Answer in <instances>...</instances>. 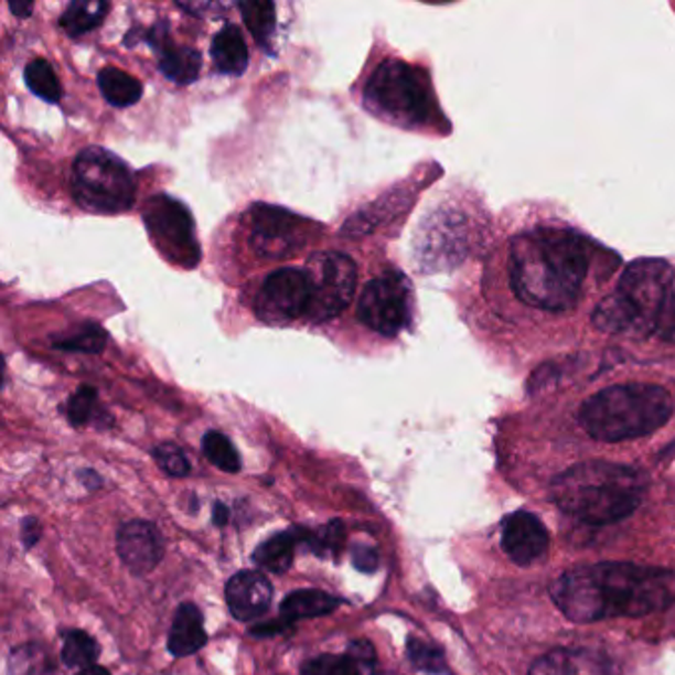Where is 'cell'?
Here are the masks:
<instances>
[{
	"instance_id": "7c38bea8",
	"label": "cell",
	"mask_w": 675,
	"mask_h": 675,
	"mask_svg": "<svg viewBox=\"0 0 675 675\" xmlns=\"http://www.w3.org/2000/svg\"><path fill=\"white\" fill-rule=\"evenodd\" d=\"M308 274L298 268L271 271L256 298V315L268 325H286L308 315Z\"/></svg>"
},
{
	"instance_id": "e0dca14e",
	"label": "cell",
	"mask_w": 675,
	"mask_h": 675,
	"mask_svg": "<svg viewBox=\"0 0 675 675\" xmlns=\"http://www.w3.org/2000/svg\"><path fill=\"white\" fill-rule=\"evenodd\" d=\"M206 630H204L203 612L193 602H184L176 608L173 626L169 632L167 647L174 657L193 656L206 646Z\"/></svg>"
},
{
	"instance_id": "83f0119b",
	"label": "cell",
	"mask_w": 675,
	"mask_h": 675,
	"mask_svg": "<svg viewBox=\"0 0 675 675\" xmlns=\"http://www.w3.org/2000/svg\"><path fill=\"white\" fill-rule=\"evenodd\" d=\"M54 349L58 351H68V353H89L96 355L101 353L107 345L106 329L99 328L96 323H86L82 328L76 329L74 333L64 335V338L54 339L52 341Z\"/></svg>"
},
{
	"instance_id": "7a4b0ae2",
	"label": "cell",
	"mask_w": 675,
	"mask_h": 675,
	"mask_svg": "<svg viewBox=\"0 0 675 675\" xmlns=\"http://www.w3.org/2000/svg\"><path fill=\"white\" fill-rule=\"evenodd\" d=\"M550 597L570 622L590 624L610 618H642L675 600V575L634 562H594L562 572Z\"/></svg>"
},
{
	"instance_id": "7402d4cb",
	"label": "cell",
	"mask_w": 675,
	"mask_h": 675,
	"mask_svg": "<svg viewBox=\"0 0 675 675\" xmlns=\"http://www.w3.org/2000/svg\"><path fill=\"white\" fill-rule=\"evenodd\" d=\"M97 86L107 104L114 107H131L143 96V86L137 77L127 74L124 69L104 68L97 74Z\"/></svg>"
},
{
	"instance_id": "9a60e30c",
	"label": "cell",
	"mask_w": 675,
	"mask_h": 675,
	"mask_svg": "<svg viewBox=\"0 0 675 675\" xmlns=\"http://www.w3.org/2000/svg\"><path fill=\"white\" fill-rule=\"evenodd\" d=\"M274 587L258 570H240L226 582V604L232 617L251 622L264 617L270 608Z\"/></svg>"
},
{
	"instance_id": "6da1fadb",
	"label": "cell",
	"mask_w": 675,
	"mask_h": 675,
	"mask_svg": "<svg viewBox=\"0 0 675 675\" xmlns=\"http://www.w3.org/2000/svg\"><path fill=\"white\" fill-rule=\"evenodd\" d=\"M610 258L617 256L572 224H525L493 250L485 283L500 318L553 329L594 300L612 276Z\"/></svg>"
},
{
	"instance_id": "277c9868",
	"label": "cell",
	"mask_w": 675,
	"mask_h": 675,
	"mask_svg": "<svg viewBox=\"0 0 675 675\" xmlns=\"http://www.w3.org/2000/svg\"><path fill=\"white\" fill-rule=\"evenodd\" d=\"M674 410L672 390L656 381H617L585 398L579 425L592 440L618 444L654 435Z\"/></svg>"
},
{
	"instance_id": "3957f363",
	"label": "cell",
	"mask_w": 675,
	"mask_h": 675,
	"mask_svg": "<svg viewBox=\"0 0 675 675\" xmlns=\"http://www.w3.org/2000/svg\"><path fill=\"white\" fill-rule=\"evenodd\" d=\"M594 329L632 345L675 349V266L644 258L628 266L592 311Z\"/></svg>"
},
{
	"instance_id": "4dcf8cb0",
	"label": "cell",
	"mask_w": 675,
	"mask_h": 675,
	"mask_svg": "<svg viewBox=\"0 0 675 675\" xmlns=\"http://www.w3.org/2000/svg\"><path fill=\"white\" fill-rule=\"evenodd\" d=\"M406 652H408L410 662L422 672L432 675H444L448 672L444 654H442L440 647L432 646V644L422 642V640H416V638H408Z\"/></svg>"
},
{
	"instance_id": "44dd1931",
	"label": "cell",
	"mask_w": 675,
	"mask_h": 675,
	"mask_svg": "<svg viewBox=\"0 0 675 675\" xmlns=\"http://www.w3.org/2000/svg\"><path fill=\"white\" fill-rule=\"evenodd\" d=\"M298 545L300 543L293 529L281 531L270 539L260 543V547L254 550L251 559L260 569L274 572V575H286L291 569Z\"/></svg>"
},
{
	"instance_id": "603a6c76",
	"label": "cell",
	"mask_w": 675,
	"mask_h": 675,
	"mask_svg": "<svg viewBox=\"0 0 675 675\" xmlns=\"http://www.w3.org/2000/svg\"><path fill=\"white\" fill-rule=\"evenodd\" d=\"M107 10H109V4L104 2V0H76V2H69L66 10L62 12L60 26L72 39L84 36L89 30H94L101 24V20L106 19Z\"/></svg>"
},
{
	"instance_id": "52a82bcc",
	"label": "cell",
	"mask_w": 675,
	"mask_h": 675,
	"mask_svg": "<svg viewBox=\"0 0 675 675\" xmlns=\"http://www.w3.org/2000/svg\"><path fill=\"white\" fill-rule=\"evenodd\" d=\"M136 176L117 154L87 147L72 167V194L92 214H119L136 203Z\"/></svg>"
},
{
	"instance_id": "4316f807",
	"label": "cell",
	"mask_w": 675,
	"mask_h": 675,
	"mask_svg": "<svg viewBox=\"0 0 675 675\" xmlns=\"http://www.w3.org/2000/svg\"><path fill=\"white\" fill-rule=\"evenodd\" d=\"M238 9L251 36L260 42L264 49L270 46L271 36L276 32V4L274 2H240Z\"/></svg>"
},
{
	"instance_id": "74e56055",
	"label": "cell",
	"mask_w": 675,
	"mask_h": 675,
	"mask_svg": "<svg viewBox=\"0 0 675 675\" xmlns=\"http://www.w3.org/2000/svg\"><path fill=\"white\" fill-rule=\"evenodd\" d=\"M213 522L216 527H224L226 523L231 522V510L224 503H214Z\"/></svg>"
},
{
	"instance_id": "4fadbf2b",
	"label": "cell",
	"mask_w": 675,
	"mask_h": 675,
	"mask_svg": "<svg viewBox=\"0 0 675 675\" xmlns=\"http://www.w3.org/2000/svg\"><path fill=\"white\" fill-rule=\"evenodd\" d=\"M117 553L136 577H146L163 560V535L151 522H127L117 531Z\"/></svg>"
},
{
	"instance_id": "484cf974",
	"label": "cell",
	"mask_w": 675,
	"mask_h": 675,
	"mask_svg": "<svg viewBox=\"0 0 675 675\" xmlns=\"http://www.w3.org/2000/svg\"><path fill=\"white\" fill-rule=\"evenodd\" d=\"M24 82L34 96L49 104H58L62 97V84L49 60H32L24 69Z\"/></svg>"
},
{
	"instance_id": "d6a6232c",
	"label": "cell",
	"mask_w": 675,
	"mask_h": 675,
	"mask_svg": "<svg viewBox=\"0 0 675 675\" xmlns=\"http://www.w3.org/2000/svg\"><path fill=\"white\" fill-rule=\"evenodd\" d=\"M154 462L161 465V470L173 478H186L191 473V462L186 453L176 444L164 442L153 450Z\"/></svg>"
},
{
	"instance_id": "8d00e7d4",
	"label": "cell",
	"mask_w": 675,
	"mask_h": 675,
	"mask_svg": "<svg viewBox=\"0 0 675 675\" xmlns=\"http://www.w3.org/2000/svg\"><path fill=\"white\" fill-rule=\"evenodd\" d=\"M290 626V622L280 617L278 620H271V622H266V624H260V626L251 628L250 634L256 638H270L286 632Z\"/></svg>"
},
{
	"instance_id": "836d02e7",
	"label": "cell",
	"mask_w": 675,
	"mask_h": 675,
	"mask_svg": "<svg viewBox=\"0 0 675 675\" xmlns=\"http://www.w3.org/2000/svg\"><path fill=\"white\" fill-rule=\"evenodd\" d=\"M351 560H353V567L361 570V572H375L378 569V550L371 545H363L357 543L351 547Z\"/></svg>"
},
{
	"instance_id": "ac0fdd59",
	"label": "cell",
	"mask_w": 675,
	"mask_h": 675,
	"mask_svg": "<svg viewBox=\"0 0 675 675\" xmlns=\"http://www.w3.org/2000/svg\"><path fill=\"white\" fill-rule=\"evenodd\" d=\"M529 675H610L599 656L587 650H555L531 666Z\"/></svg>"
},
{
	"instance_id": "2e32d148",
	"label": "cell",
	"mask_w": 675,
	"mask_h": 675,
	"mask_svg": "<svg viewBox=\"0 0 675 675\" xmlns=\"http://www.w3.org/2000/svg\"><path fill=\"white\" fill-rule=\"evenodd\" d=\"M147 40L159 52V69L163 72L167 79H171L179 86H186V84L196 82V77L203 68V56H201L199 50L173 44L167 36V32L159 30V24L151 30Z\"/></svg>"
},
{
	"instance_id": "d4e9b609",
	"label": "cell",
	"mask_w": 675,
	"mask_h": 675,
	"mask_svg": "<svg viewBox=\"0 0 675 675\" xmlns=\"http://www.w3.org/2000/svg\"><path fill=\"white\" fill-rule=\"evenodd\" d=\"M101 647L94 638L82 630H68L62 644V662L68 667L86 669L96 666Z\"/></svg>"
},
{
	"instance_id": "8992f818",
	"label": "cell",
	"mask_w": 675,
	"mask_h": 675,
	"mask_svg": "<svg viewBox=\"0 0 675 675\" xmlns=\"http://www.w3.org/2000/svg\"><path fill=\"white\" fill-rule=\"evenodd\" d=\"M365 106L405 129L436 126V117H440L430 77L400 60H385L375 69L365 87Z\"/></svg>"
},
{
	"instance_id": "d6986e66",
	"label": "cell",
	"mask_w": 675,
	"mask_h": 675,
	"mask_svg": "<svg viewBox=\"0 0 675 675\" xmlns=\"http://www.w3.org/2000/svg\"><path fill=\"white\" fill-rule=\"evenodd\" d=\"M211 56L218 72L228 76H242L248 68L250 52L240 29L234 24H226L221 32H216L211 44Z\"/></svg>"
},
{
	"instance_id": "d590c367",
	"label": "cell",
	"mask_w": 675,
	"mask_h": 675,
	"mask_svg": "<svg viewBox=\"0 0 675 675\" xmlns=\"http://www.w3.org/2000/svg\"><path fill=\"white\" fill-rule=\"evenodd\" d=\"M20 531H22L20 537H22V543H24V549H32L39 543L40 535H42L39 519H34V517H26L22 525H20Z\"/></svg>"
},
{
	"instance_id": "e575fe53",
	"label": "cell",
	"mask_w": 675,
	"mask_h": 675,
	"mask_svg": "<svg viewBox=\"0 0 675 675\" xmlns=\"http://www.w3.org/2000/svg\"><path fill=\"white\" fill-rule=\"evenodd\" d=\"M347 654L349 656L355 657L363 666L368 667L371 672H375V647H373V644H371L368 640H355V642L347 647Z\"/></svg>"
},
{
	"instance_id": "60d3db41",
	"label": "cell",
	"mask_w": 675,
	"mask_h": 675,
	"mask_svg": "<svg viewBox=\"0 0 675 675\" xmlns=\"http://www.w3.org/2000/svg\"><path fill=\"white\" fill-rule=\"evenodd\" d=\"M76 675H111L107 672L106 667L101 666H92L86 667V669H79V674Z\"/></svg>"
},
{
	"instance_id": "cb8c5ba5",
	"label": "cell",
	"mask_w": 675,
	"mask_h": 675,
	"mask_svg": "<svg viewBox=\"0 0 675 675\" xmlns=\"http://www.w3.org/2000/svg\"><path fill=\"white\" fill-rule=\"evenodd\" d=\"M9 675H58L50 652L40 644L14 647L9 657Z\"/></svg>"
},
{
	"instance_id": "f1b7e54d",
	"label": "cell",
	"mask_w": 675,
	"mask_h": 675,
	"mask_svg": "<svg viewBox=\"0 0 675 675\" xmlns=\"http://www.w3.org/2000/svg\"><path fill=\"white\" fill-rule=\"evenodd\" d=\"M203 452L208 458V462L216 465L218 470H223L226 473L240 472V456L236 452V448H234L231 440L226 436L221 435V432L211 430V432L204 435Z\"/></svg>"
},
{
	"instance_id": "ffe728a7",
	"label": "cell",
	"mask_w": 675,
	"mask_h": 675,
	"mask_svg": "<svg viewBox=\"0 0 675 675\" xmlns=\"http://www.w3.org/2000/svg\"><path fill=\"white\" fill-rule=\"evenodd\" d=\"M341 602L343 600L335 599L323 590H293L291 594L281 600V618L293 624L298 620L325 617V614H331Z\"/></svg>"
},
{
	"instance_id": "1f68e13d",
	"label": "cell",
	"mask_w": 675,
	"mask_h": 675,
	"mask_svg": "<svg viewBox=\"0 0 675 675\" xmlns=\"http://www.w3.org/2000/svg\"><path fill=\"white\" fill-rule=\"evenodd\" d=\"M69 425L86 426L97 416V390L92 386H79L66 405Z\"/></svg>"
},
{
	"instance_id": "5b68a950",
	"label": "cell",
	"mask_w": 675,
	"mask_h": 675,
	"mask_svg": "<svg viewBox=\"0 0 675 675\" xmlns=\"http://www.w3.org/2000/svg\"><path fill=\"white\" fill-rule=\"evenodd\" d=\"M646 488V473L632 465L585 462L553 480L550 497L580 522L610 525L636 512Z\"/></svg>"
},
{
	"instance_id": "5bb4252c",
	"label": "cell",
	"mask_w": 675,
	"mask_h": 675,
	"mask_svg": "<svg viewBox=\"0 0 675 675\" xmlns=\"http://www.w3.org/2000/svg\"><path fill=\"white\" fill-rule=\"evenodd\" d=\"M502 547L513 562L527 567L549 549V533L535 513L515 512L503 519Z\"/></svg>"
},
{
	"instance_id": "9c48e42d",
	"label": "cell",
	"mask_w": 675,
	"mask_h": 675,
	"mask_svg": "<svg viewBox=\"0 0 675 675\" xmlns=\"http://www.w3.org/2000/svg\"><path fill=\"white\" fill-rule=\"evenodd\" d=\"M149 238L164 260L191 270L201 260V246L196 240L193 216L184 204L167 194L149 199L143 208Z\"/></svg>"
},
{
	"instance_id": "30bf717a",
	"label": "cell",
	"mask_w": 675,
	"mask_h": 675,
	"mask_svg": "<svg viewBox=\"0 0 675 675\" xmlns=\"http://www.w3.org/2000/svg\"><path fill=\"white\" fill-rule=\"evenodd\" d=\"M413 291L403 274L388 271L368 281L358 300V319L385 338H396L410 321Z\"/></svg>"
},
{
	"instance_id": "8fae6325",
	"label": "cell",
	"mask_w": 675,
	"mask_h": 675,
	"mask_svg": "<svg viewBox=\"0 0 675 675\" xmlns=\"http://www.w3.org/2000/svg\"><path fill=\"white\" fill-rule=\"evenodd\" d=\"M309 223L278 206L256 204L250 211V242L264 260L290 258L308 244Z\"/></svg>"
},
{
	"instance_id": "f35d334b",
	"label": "cell",
	"mask_w": 675,
	"mask_h": 675,
	"mask_svg": "<svg viewBox=\"0 0 675 675\" xmlns=\"http://www.w3.org/2000/svg\"><path fill=\"white\" fill-rule=\"evenodd\" d=\"M77 478L82 480V483L86 485L87 490H97V488H99V483H101L99 475H97L94 470H84V472L77 473Z\"/></svg>"
},
{
	"instance_id": "ab89813d",
	"label": "cell",
	"mask_w": 675,
	"mask_h": 675,
	"mask_svg": "<svg viewBox=\"0 0 675 675\" xmlns=\"http://www.w3.org/2000/svg\"><path fill=\"white\" fill-rule=\"evenodd\" d=\"M9 7L10 10H12V14L19 17V19H26V17L32 14V10H34V4L22 2V0H19V2H10Z\"/></svg>"
},
{
	"instance_id": "f546056e",
	"label": "cell",
	"mask_w": 675,
	"mask_h": 675,
	"mask_svg": "<svg viewBox=\"0 0 675 675\" xmlns=\"http://www.w3.org/2000/svg\"><path fill=\"white\" fill-rule=\"evenodd\" d=\"M375 674L368 667L363 666L355 657L349 656H323L309 660L301 667V675H367Z\"/></svg>"
},
{
	"instance_id": "ba28073f",
	"label": "cell",
	"mask_w": 675,
	"mask_h": 675,
	"mask_svg": "<svg viewBox=\"0 0 675 675\" xmlns=\"http://www.w3.org/2000/svg\"><path fill=\"white\" fill-rule=\"evenodd\" d=\"M303 271L308 274L309 321L323 323L347 309L357 288V266L345 254L319 251L309 256Z\"/></svg>"
}]
</instances>
